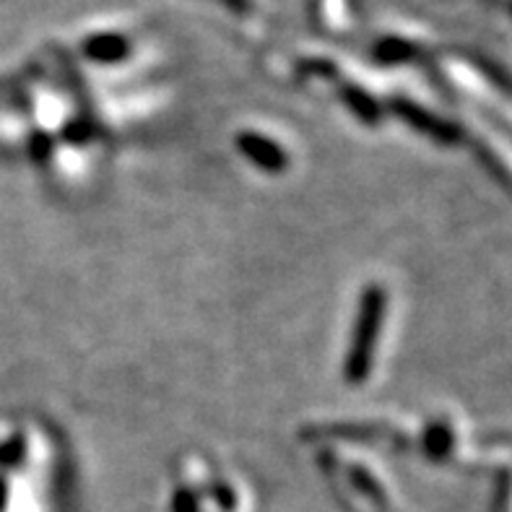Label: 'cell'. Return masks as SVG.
I'll return each mask as SVG.
<instances>
[{
	"mask_svg": "<svg viewBox=\"0 0 512 512\" xmlns=\"http://www.w3.org/2000/svg\"><path fill=\"white\" fill-rule=\"evenodd\" d=\"M3 500H6V487L0 484V505H3Z\"/></svg>",
	"mask_w": 512,
	"mask_h": 512,
	"instance_id": "277c9868",
	"label": "cell"
},
{
	"mask_svg": "<svg viewBox=\"0 0 512 512\" xmlns=\"http://www.w3.org/2000/svg\"><path fill=\"white\" fill-rule=\"evenodd\" d=\"M383 310L385 297L380 289H370L364 294L354 344H351L349 359H346V375H349L351 383H359L370 372L372 349H375V338L380 333V323H383Z\"/></svg>",
	"mask_w": 512,
	"mask_h": 512,
	"instance_id": "6da1fadb",
	"label": "cell"
},
{
	"mask_svg": "<svg viewBox=\"0 0 512 512\" xmlns=\"http://www.w3.org/2000/svg\"><path fill=\"white\" fill-rule=\"evenodd\" d=\"M84 50L89 58L102 60V63H112V60L123 58L128 52V42L120 34H97L89 42H84Z\"/></svg>",
	"mask_w": 512,
	"mask_h": 512,
	"instance_id": "3957f363",
	"label": "cell"
},
{
	"mask_svg": "<svg viewBox=\"0 0 512 512\" xmlns=\"http://www.w3.org/2000/svg\"><path fill=\"white\" fill-rule=\"evenodd\" d=\"M240 146H242V151H245V154L253 159V162L260 164V167L281 169L286 164L284 151H281L276 143L266 141V138L253 136V133H245V136L240 138Z\"/></svg>",
	"mask_w": 512,
	"mask_h": 512,
	"instance_id": "7a4b0ae2",
	"label": "cell"
}]
</instances>
